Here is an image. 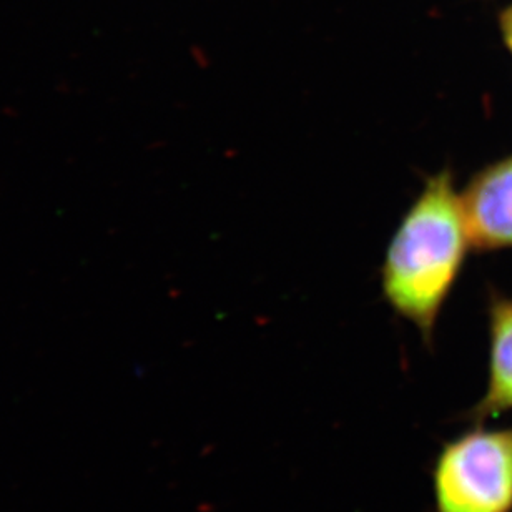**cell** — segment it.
<instances>
[{
	"label": "cell",
	"instance_id": "6da1fadb",
	"mask_svg": "<svg viewBox=\"0 0 512 512\" xmlns=\"http://www.w3.org/2000/svg\"><path fill=\"white\" fill-rule=\"evenodd\" d=\"M473 247L453 172L426 178L401 218L381 265V290L389 308L433 348L439 315L453 293Z\"/></svg>",
	"mask_w": 512,
	"mask_h": 512
},
{
	"label": "cell",
	"instance_id": "7a4b0ae2",
	"mask_svg": "<svg viewBox=\"0 0 512 512\" xmlns=\"http://www.w3.org/2000/svg\"><path fill=\"white\" fill-rule=\"evenodd\" d=\"M431 494L433 512H512V426L476 424L441 444Z\"/></svg>",
	"mask_w": 512,
	"mask_h": 512
},
{
	"label": "cell",
	"instance_id": "3957f363",
	"mask_svg": "<svg viewBox=\"0 0 512 512\" xmlns=\"http://www.w3.org/2000/svg\"><path fill=\"white\" fill-rule=\"evenodd\" d=\"M461 202L478 252L512 248V153L474 173Z\"/></svg>",
	"mask_w": 512,
	"mask_h": 512
},
{
	"label": "cell",
	"instance_id": "277c9868",
	"mask_svg": "<svg viewBox=\"0 0 512 512\" xmlns=\"http://www.w3.org/2000/svg\"><path fill=\"white\" fill-rule=\"evenodd\" d=\"M488 381L483 398L464 414L474 424L512 413V296L493 293L488 303Z\"/></svg>",
	"mask_w": 512,
	"mask_h": 512
},
{
	"label": "cell",
	"instance_id": "5b68a950",
	"mask_svg": "<svg viewBox=\"0 0 512 512\" xmlns=\"http://www.w3.org/2000/svg\"><path fill=\"white\" fill-rule=\"evenodd\" d=\"M499 27H501L504 44L508 45L509 52L512 54V4L501 12Z\"/></svg>",
	"mask_w": 512,
	"mask_h": 512
}]
</instances>
